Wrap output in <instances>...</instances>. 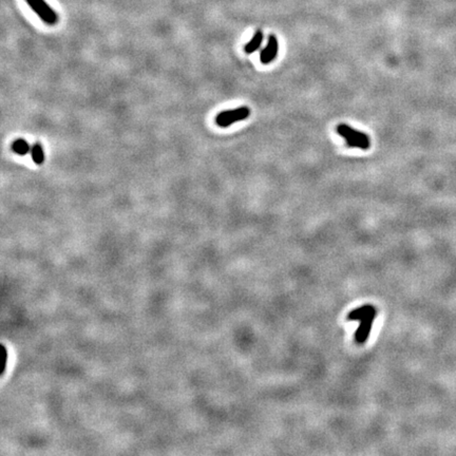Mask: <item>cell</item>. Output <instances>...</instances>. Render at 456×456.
<instances>
[{
	"instance_id": "1",
	"label": "cell",
	"mask_w": 456,
	"mask_h": 456,
	"mask_svg": "<svg viewBox=\"0 0 456 456\" xmlns=\"http://www.w3.org/2000/svg\"><path fill=\"white\" fill-rule=\"evenodd\" d=\"M336 131L341 138L345 140L346 145L351 148L368 150L371 147V141L367 134L352 128L351 126L340 124L336 127Z\"/></svg>"
},
{
	"instance_id": "2",
	"label": "cell",
	"mask_w": 456,
	"mask_h": 456,
	"mask_svg": "<svg viewBox=\"0 0 456 456\" xmlns=\"http://www.w3.org/2000/svg\"><path fill=\"white\" fill-rule=\"evenodd\" d=\"M250 115V109L248 107H239V108L225 110L217 114L216 124L221 128L230 127L235 123L241 122V120L246 119Z\"/></svg>"
},
{
	"instance_id": "3",
	"label": "cell",
	"mask_w": 456,
	"mask_h": 456,
	"mask_svg": "<svg viewBox=\"0 0 456 456\" xmlns=\"http://www.w3.org/2000/svg\"><path fill=\"white\" fill-rule=\"evenodd\" d=\"M25 2L44 22L50 25L57 23V14L54 12V10L48 6L45 0H25Z\"/></svg>"
},
{
	"instance_id": "4",
	"label": "cell",
	"mask_w": 456,
	"mask_h": 456,
	"mask_svg": "<svg viewBox=\"0 0 456 456\" xmlns=\"http://www.w3.org/2000/svg\"><path fill=\"white\" fill-rule=\"evenodd\" d=\"M279 44L275 35H271L268 37V42L266 47L260 53V60L263 64H268L275 60L278 54Z\"/></svg>"
},
{
	"instance_id": "5",
	"label": "cell",
	"mask_w": 456,
	"mask_h": 456,
	"mask_svg": "<svg viewBox=\"0 0 456 456\" xmlns=\"http://www.w3.org/2000/svg\"><path fill=\"white\" fill-rule=\"evenodd\" d=\"M11 149L14 153L23 156L28 153H31L32 147H30V144L28 143V141H25L24 139H17L12 143Z\"/></svg>"
},
{
	"instance_id": "6",
	"label": "cell",
	"mask_w": 456,
	"mask_h": 456,
	"mask_svg": "<svg viewBox=\"0 0 456 456\" xmlns=\"http://www.w3.org/2000/svg\"><path fill=\"white\" fill-rule=\"evenodd\" d=\"M263 32L258 30L256 33L253 34L252 38L249 40V42L246 44V46L244 47V51L247 53V54H251V53L256 52L262 45L263 43Z\"/></svg>"
},
{
	"instance_id": "7",
	"label": "cell",
	"mask_w": 456,
	"mask_h": 456,
	"mask_svg": "<svg viewBox=\"0 0 456 456\" xmlns=\"http://www.w3.org/2000/svg\"><path fill=\"white\" fill-rule=\"evenodd\" d=\"M31 156L33 162L37 165L40 166L45 163V151H44V147L43 145L40 144L39 142H36L31 149Z\"/></svg>"
}]
</instances>
